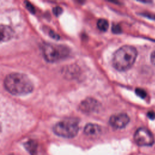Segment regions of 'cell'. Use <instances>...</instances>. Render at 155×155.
Here are the masks:
<instances>
[{"label":"cell","mask_w":155,"mask_h":155,"mask_svg":"<svg viewBox=\"0 0 155 155\" xmlns=\"http://www.w3.org/2000/svg\"><path fill=\"white\" fill-rule=\"evenodd\" d=\"M108 22L105 19H99L97 22V27L101 31H107L108 28Z\"/></svg>","instance_id":"obj_11"},{"label":"cell","mask_w":155,"mask_h":155,"mask_svg":"<svg viewBox=\"0 0 155 155\" xmlns=\"http://www.w3.org/2000/svg\"><path fill=\"white\" fill-rule=\"evenodd\" d=\"M53 131L60 137L72 138L76 136L79 131L78 122L74 119L61 120L54 125Z\"/></svg>","instance_id":"obj_4"},{"label":"cell","mask_w":155,"mask_h":155,"mask_svg":"<svg viewBox=\"0 0 155 155\" xmlns=\"http://www.w3.org/2000/svg\"><path fill=\"white\" fill-rule=\"evenodd\" d=\"M84 133L87 136H96L101 131L99 125L94 124H88L85 125L84 130Z\"/></svg>","instance_id":"obj_10"},{"label":"cell","mask_w":155,"mask_h":155,"mask_svg":"<svg viewBox=\"0 0 155 155\" xmlns=\"http://www.w3.org/2000/svg\"><path fill=\"white\" fill-rule=\"evenodd\" d=\"M62 12H63L62 8L59 6H56L53 8V13L56 16H59L60 15H61Z\"/></svg>","instance_id":"obj_13"},{"label":"cell","mask_w":155,"mask_h":155,"mask_svg":"<svg viewBox=\"0 0 155 155\" xmlns=\"http://www.w3.org/2000/svg\"><path fill=\"white\" fill-rule=\"evenodd\" d=\"M130 122L129 116L125 113H118L111 116L109 119L110 124L114 128L121 129L126 127Z\"/></svg>","instance_id":"obj_6"},{"label":"cell","mask_w":155,"mask_h":155,"mask_svg":"<svg viewBox=\"0 0 155 155\" xmlns=\"http://www.w3.org/2000/svg\"><path fill=\"white\" fill-rule=\"evenodd\" d=\"M148 117L151 120H154L155 119V112L154 111H149L147 113Z\"/></svg>","instance_id":"obj_16"},{"label":"cell","mask_w":155,"mask_h":155,"mask_svg":"<svg viewBox=\"0 0 155 155\" xmlns=\"http://www.w3.org/2000/svg\"><path fill=\"white\" fill-rule=\"evenodd\" d=\"M100 107V104L96 99L88 97L82 101L79 105V110L85 113H90L96 111Z\"/></svg>","instance_id":"obj_7"},{"label":"cell","mask_w":155,"mask_h":155,"mask_svg":"<svg viewBox=\"0 0 155 155\" xmlns=\"http://www.w3.org/2000/svg\"><path fill=\"white\" fill-rule=\"evenodd\" d=\"M10 155H12V154H10Z\"/></svg>","instance_id":"obj_19"},{"label":"cell","mask_w":155,"mask_h":155,"mask_svg":"<svg viewBox=\"0 0 155 155\" xmlns=\"http://www.w3.org/2000/svg\"><path fill=\"white\" fill-rule=\"evenodd\" d=\"M135 93L138 96H139L141 98H145L147 96L146 91L140 88H136L135 90Z\"/></svg>","instance_id":"obj_12"},{"label":"cell","mask_w":155,"mask_h":155,"mask_svg":"<svg viewBox=\"0 0 155 155\" xmlns=\"http://www.w3.org/2000/svg\"><path fill=\"white\" fill-rule=\"evenodd\" d=\"M4 85L7 91L16 96L28 94L33 90V84L29 78L21 73L8 74L4 79Z\"/></svg>","instance_id":"obj_1"},{"label":"cell","mask_w":155,"mask_h":155,"mask_svg":"<svg viewBox=\"0 0 155 155\" xmlns=\"http://www.w3.org/2000/svg\"><path fill=\"white\" fill-rule=\"evenodd\" d=\"M24 147L31 155H44L40 150L39 145L35 140H30L24 143Z\"/></svg>","instance_id":"obj_8"},{"label":"cell","mask_w":155,"mask_h":155,"mask_svg":"<svg viewBox=\"0 0 155 155\" xmlns=\"http://www.w3.org/2000/svg\"><path fill=\"white\" fill-rule=\"evenodd\" d=\"M135 142L139 146H151L154 143V137L151 131L146 128H138L134 135Z\"/></svg>","instance_id":"obj_5"},{"label":"cell","mask_w":155,"mask_h":155,"mask_svg":"<svg viewBox=\"0 0 155 155\" xmlns=\"http://www.w3.org/2000/svg\"><path fill=\"white\" fill-rule=\"evenodd\" d=\"M44 59L49 62H55L67 58L70 54L69 48L62 44H44L42 47Z\"/></svg>","instance_id":"obj_3"},{"label":"cell","mask_w":155,"mask_h":155,"mask_svg":"<svg viewBox=\"0 0 155 155\" xmlns=\"http://www.w3.org/2000/svg\"><path fill=\"white\" fill-rule=\"evenodd\" d=\"M25 6H26L27 8L28 9V10L30 11L31 13H35V8L33 7V5L29 2H25Z\"/></svg>","instance_id":"obj_15"},{"label":"cell","mask_w":155,"mask_h":155,"mask_svg":"<svg viewBox=\"0 0 155 155\" xmlns=\"http://www.w3.org/2000/svg\"><path fill=\"white\" fill-rule=\"evenodd\" d=\"M112 31L114 33L118 34V33H120L122 32V30H121L120 27L119 25L114 24L112 27Z\"/></svg>","instance_id":"obj_14"},{"label":"cell","mask_w":155,"mask_h":155,"mask_svg":"<svg viewBox=\"0 0 155 155\" xmlns=\"http://www.w3.org/2000/svg\"><path fill=\"white\" fill-rule=\"evenodd\" d=\"M150 59H151V62L152 64L155 67V51H153V52L151 54Z\"/></svg>","instance_id":"obj_17"},{"label":"cell","mask_w":155,"mask_h":155,"mask_svg":"<svg viewBox=\"0 0 155 155\" xmlns=\"http://www.w3.org/2000/svg\"><path fill=\"white\" fill-rule=\"evenodd\" d=\"M1 31V41L5 42L10 40L14 35V31L13 29L8 26L5 25H1L0 27Z\"/></svg>","instance_id":"obj_9"},{"label":"cell","mask_w":155,"mask_h":155,"mask_svg":"<svg viewBox=\"0 0 155 155\" xmlns=\"http://www.w3.org/2000/svg\"><path fill=\"white\" fill-rule=\"evenodd\" d=\"M49 34L53 38H59V36L56 33H55L54 31H50Z\"/></svg>","instance_id":"obj_18"},{"label":"cell","mask_w":155,"mask_h":155,"mask_svg":"<svg viewBox=\"0 0 155 155\" xmlns=\"http://www.w3.org/2000/svg\"><path fill=\"white\" fill-rule=\"evenodd\" d=\"M137 56V51L135 47L124 45L114 53L112 58L113 66L118 71H126L134 64Z\"/></svg>","instance_id":"obj_2"}]
</instances>
